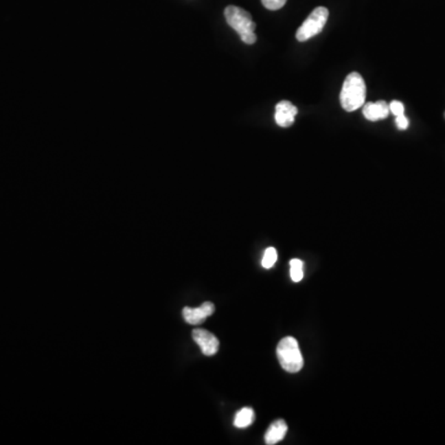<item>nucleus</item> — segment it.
<instances>
[{
  "instance_id": "obj_1",
  "label": "nucleus",
  "mask_w": 445,
  "mask_h": 445,
  "mask_svg": "<svg viewBox=\"0 0 445 445\" xmlns=\"http://www.w3.org/2000/svg\"><path fill=\"white\" fill-rule=\"evenodd\" d=\"M366 99V84L361 74L352 72L346 77L340 92V104L345 111H358L364 106Z\"/></svg>"
},
{
  "instance_id": "obj_2",
  "label": "nucleus",
  "mask_w": 445,
  "mask_h": 445,
  "mask_svg": "<svg viewBox=\"0 0 445 445\" xmlns=\"http://www.w3.org/2000/svg\"><path fill=\"white\" fill-rule=\"evenodd\" d=\"M224 15L229 26L239 34L242 43L247 45L256 43V24L253 23L251 15L247 10L241 9L239 6L229 5L228 8H225Z\"/></svg>"
},
{
  "instance_id": "obj_3",
  "label": "nucleus",
  "mask_w": 445,
  "mask_h": 445,
  "mask_svg": "<svg viewBox=\"0 0 445 445\" xmlns=\"http://www.w3.org/2000/svg\"><path fill=\"white\" fill-rule=\"evenodd\" d=\"M278 361L282 369L290 374L301 371L303 367L302 352L299 350L298 341L292 336H286L278 343L277 349Z\"/></svg>"
},
{
  "instance_id": "obj_4",
  "label": "nucleus",
  "mask_w": 445,
  "mask_h": 445,
  "mask_svg": "<svg viewBox=\"0 0 445 445\" xmlns=\"http://www.w3.org/2000/svg\"><path fill=\"white\" fill-rule=\"evenodd\" d=\"M328 18H329V10L324 6H318L315 8L313 12H310L308 18L304 20L299 29L297 30L296 38L299 43H304L309 38L318 35L324 26L327 24Z\"/></svg>"
},
{
  "instance_id": "obj_5",
  "label": "nucleus",
  "mask_w": 445,
  "mask_h": 445,
  "mask_svg": "<svg viewBox=\"0 0 445 445\" xmlns=\"http://www.w3.org/2000/svg\"><path fill=\"white\" fill-rule=\"evenodd\" d=\"M193 340L197 343L204 355L212 356L219 350V340L214 334L204 329H194L192 333Z\"/></svg>"
},
{
  "instance_id": "obj_6",
  "label": "nucleus",
  "mask_w": 445,
  "mask_h": 445,
  "mask_svg": "<svg viewBox=\"0 0 445 445\" xmlns=\"http://www.w3.org/2000/svg\"><path fill=\"white\" fill-rule=\"evenodd\" d=\"M216 310L214 304L212 302H204L202 306L197 308H191V307H185L182 310V315L185 321L192 326H198L203 323L208 317L213 315Z\"/></svg>"
},
{
  "instance_id": "obj_7",
  "label": "nucleus",
  "mask_w": 445,
  "mask_h": 445,
  "mask_svg": "<svg viewBox=\"0 0 445 445\" xmlns=\"http://www.w3.org/2000/svg\"><path fill=\"white\" fill-rule=\"evenodd\" d=\"M298 109L288 100H282L276 105V113H275V120L278 126L281 128H290L292 124L295 123Z\"/></svg>"
},
{
  "instance_id": "obj_8",
  "label": "nucleus",
  "mask_w": 445,
  "mask_h": 445,
  "mask_svg": "<svg viewBox=\"0 0 445 445\" xmlns=\"http://www.w3.org/2000/svg\"><path fill=\"white\" fill-rule=\"evenodd\" d=\"M389 113H391L389 105L383 100H378L376 103H366L364 104V109H363L364 117L370 122L386 119L389 117Z\"/></svg>"
},
{
  "instance_id": "obj_9",
  "label": "nucleus",
  "mask_w": 445,
  "mask_h": 445,
  "mask_svg": "<svg viewBox=\"0 0 445 445\" xmlns=\"http://www.w3.org/2000/svg\"><path fill=\"white\" fill-rule=\"evenodd\" d=\"M288 426L284 420H275L271 426H269L265 434V443L269 445L277 444L287 434Z\"/></svg>"
},
{
  "instance_id": "obj_10",
  "label": "nucleus",
  "mask_w": 445,
  "mask_h": 445,
  "mask_svg": "<svg viewBox=\"0 0 445 445\" xmlns=\"http://www.w3.org/2000/svg\"><path fill=\"white\" fill-rule=\"evenodd\" d=\"M255 418L253 408H241L238 413L235 414L234 426L236 428H247L250 426Z\"/></svg>"
},
{
  "instance_id": "obj_11",
  "label": "nucleus",
  "mask_w": 445,
  "mask_h": 445,
  "mask_svg": "<svg viewBox=\"0 0 445 445\" xmlns=\"http://www.w3.org/2000/svg\"><path fill=\"white\" fill-rule=\"evenodd\" d=\"M290 278L293 282H299L302 281L303 275V262L301 260L292 259L290 262Z\"/></svg>"
},
{
  "instance_id": "obj_12",
  "label": "nucleus",
  "mask_w": 445,
  "mask_h": 445,
  "mask_svg": "<svg viewBox=\"0 0 445 445\" xmlns=\"http://www.w3.org/2000/svg\"><path fill=\"white\" fill-rule=\"evenodd\" d=\"M277 261V251L275 247H267L264 258H262V266L265 269H271L272 266L275 265V262Z\"/></svg>"
},
{
  "instance_id": "obj_13",
  "label": "nucleus",
  "mask_w": 445,
  "mask_h": 445,
  "mask_svg": "<svg viewBox=\"0 0 445 445\" xmlns=\"http://www.w3.org/2000/svg\"><path fill=\"white\" fill-rule=\"evenodd\" d=\"M287 0H261L262 5L265 6L266 9L269 10H278L281 8H284Z\"/></svg>"
},
{
  "instance_id": "obj_14",
  "label": "nucleus",
  "mask_w": 445,
  "mask_h": 445,
  "mask_svg": "<svg viewBox=\"0 0 445 445\" xmlns=\"http://www.w3.org/2000/svg\"><path fill=\"white\" fill-rule=\"evenodd\" d=\"M389 111H391L395 117L402 115V114H404V105L402 104L401 102H398V100H393V102L389 104Z\"/></svg>"
},
{
  "instance_id": "obj_15",
  "label": "nucleus",
  "mask_w": 445,
  "mask_h": 445,
  "mask_svg": "<svg viewBox=\"0 0 445 445\" xmlns=\"http://www.w3.org/2000/svg\"><path fill=\"white\" fill-rule=\"evenodd\" d=\"M396 125H397V128L400 130H406L409 126V120H408V117L404 114H402V115L396 117Z\"/></svg>"
}]
</instances>
